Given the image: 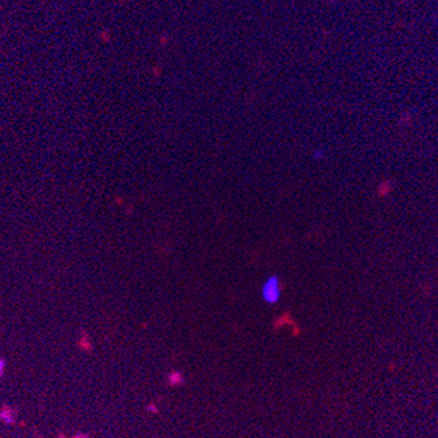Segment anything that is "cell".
I'll list each match as a JSON object with an SVG mask.
<instances>
[{"label":"cell","instance_id":"1","mask_svg":"<svg viewBox=\"0 0 438 438\" xmlns=\"http://www.w3.org/2000/svg\"><path fill=\"white\" fill-rule=\"evenodd\" d=\"M281 284L277 275H270L263 281L260 288V297L268 305L277 304L281 298Z\"/></svg>","mask_w":438,"mask_h":438},{"label":"cell","instance_id":"2","mask_svg":"<svg viewBox=\"0 0 438 438\" xmlns=\"http://www.w3.org/2000/svg\"><path fill=\"white\" fill-rule=\"evenodd\" d=\"M0 419L5 421L7 424H11V422L15 421V416L12 415V411L11 409H3L1 412H0Z\"/></svg>","mask_w":438,"mask_h":438},{"label":"cell","instance_id":"3","mask_svg":"<svg viewBox=\"0 0 438 438\" xmlns=\"http://www.w3.org/2000/svg\"><path fill=\"white\" fill-rule=\"evenodd\" d=\"M5 367H7V361H5V359H0V377L4 376Z\"/></svg>","mask_w":438,"mask_h":438},{"label":"cell","instance_id":"4","mask_svg":"<svg viewBox=\"0 0 438 438\" xmlns=\"http://www.w3.org/2000/svg\"><path fill=\"white\" fill-rule=\"evenodd\" d=\"M322 157H323V152H322V150H315V152H314V159L319 160L322 159Z\"/></svg>","mask_w":438,"mask_h":438}]
</instances>
